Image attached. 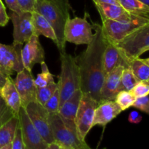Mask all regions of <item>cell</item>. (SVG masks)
Returning a JSON list of instances; mask_svg holds the SVG:
<instances>
[{
    "label": "cell",
    "mask_w": 149,
    "mask_h": 149,
    "mask_svg": "<svg viewBox=\"0 0 149 149\" xmlns=\"http://www.w3.org/2000/svg\"><path fill=\"white\" fill-rule=\"evenodd\" d=\"M60 106V94L58 88L55 90L52 96L48 99L47 101L44 105V107L47 109L49 113H58Z\"/></svg>",
    "instance_id": "cell-30"
},
{
    "label": "cell",
    "mask_w": 149,
    "mask_h": 149,
    "mask_svg": "<svg viewBox=\"0 0 149 149\" xmlns=\"http://www.w3.org/2000/svg\"><path fill=\"white\" fill-rule=\"evenodd\" d=\"M116 45L129 67L130 63L149 49V24L125 36Z\"/></svg>",
    "instance_id": "cell-5"
},
{
    "label": "cell",
    "mask_w": 149,
    "mask_h": 149,
    "mask_svg": "<svg viewBox=\"0 0 149 149\" xmlns=\"http://www.w3.org/2000/svg\"><path fill=\"white\" fill-rule=\"evenodd\" d=\"M15 85L20 95L21 106L26 107L29 103L36 101V88L34 83V79L31 72L23 68L17 73Z\"/></svg>",
    "instance_id": "cell-13"
},
{
    "label": "cell",
    "mask_w": 149,
    "mask_h": 149,
    "mask_svg": "<svg viewBox=\"0 0 149 149\" xmlns=\"http://www.w3.org/2000/svg\"><path fill=\"white\" fill-rule=\"evenodd\" d=\"M12 149H26L25 144L23 143V138H22L21 130H20V127H17L16 130L15 135L14 138L12 141Z\"/></svg>",
    "instance_id": "cell-33"
},
{
    "label": "cell",
    "mask_w": 149,
    "mask_h": 149,
    "mask_svg": "<svg viewBox=\"0 0 149 149\" xmlns=\"http://www.w3.org/2000/svg\"><path fill=\"white\" fill-rule=\"evenodd\" d=\"M18 125V116L16 115L0 127V148L7 144L11 143Z\"/></svg>",
    "instance_id": "cell-22"
},
{
    "label": "cell",
    "mask_w": 149,
    "mask_h": 149,
    "mask_svg": "<svg viewBox=\"0 0 149 149\" xmlns=\"http://www.w3.org/2000/svg\"><path fill=\"white\" fill-rule=\"evenodd\" d=\"M61 71L58 82L60 106L77 90H80V77L76 58L66 52H60Z\"/></svg>",
    "instance_id": "cell-4"
},
{
    "label": "cell",
    "mask_w": 149,
    "mask_h": 149,
    "mask_svg": "<svg viewBox=\"0 0 149 149\" xmlns=\"http://www.w3.org/2000/svg\"><path fill=\"white\" fill-rule=\"evenodd\" d=\"M60 148H61V146L59 144L57 143L56 142H53L52 143L48 144L47 146L45 149H60Z\"/></svg>",
    "instance_id": "cell-40"
},
{
    "label": "cell",
    "mask_w": 149,
    "mask_h": 149,
    "mask_svg": "<svg viewBox=\"0 0 149 149\" xmlns=\"http://www.w3.org/2000/svg\"><path fill=\"white\" fill-rule=\"evenodd\" d=\"M85 13L84 17L69 18L65 24L64 36L65 42L74 45H88L94 36V26L87 20Z\"/></svg>",
    "instance_id": "cell-7"
},
{
    "label": "cell",
    "mask_w": 149,
    "mask_h": 149,
    "mask_svg": "<svg viewBox=\"0 0 149 149\" xmlns=\"http://www.w3.org/2000/svg\"><path fill=\"white\" fill-rule=\"evenodd\" d=\"M32 25L33 29V34L39 36L40 35L49 38L57 44V38L53 29L44 16L36 12H32Z\"/></svg>",
    "instance_id": "cell-20"
},
{
    "label": "cell",
    "mask_w": 149,
    "mask_h": 149,
    "mask_svg": "<svg viewBox=\"0 0 149 149\" xmlns=\"http://www.w3.org/2000/svg\"><path fill=\"white\" fill-rule=\"evenodd\" d=\"M41 68H42V72L37 74L36 79H34L35 85L36 88H40L47 86V84H50L54 81V78L52 74L48 69L46 63L45 61L41 63Z\"/></svg>",
    "instance_id": "cell-25"
},
{
    "label": "cell",
    "mask_w": 149,
    "mask_h": 149,
    "mask_svg": "<svg viewBox=\"0 0 149 149\" xmlns=\"http://www.w3.org/2000/svg\"><path fill=\"white\" fill-rule=\"evenodd\" d=\"M60 149H74L73 148H70V147H65V146H61Z\"/></svg>",
    "instance_id": "cell-43"
},
{
    "label": "cell",
    "mask_w": 149,
    "mask_h": 149,
    "mask_svg": "<svg viewBox=\"0 0 149 149\" xmlns=\"http://www.w3.org/2000/svg\"><path fill=\"white\" fill-rule=\"evenodd\" d=\"M7 77H8V76L5 75V74L1 71V69H0V88L4 85V82H5L6 81V79H7Z\"/></svg>",
    "instance_id": "cell-39"
},
{
    "label": "cell",
    "mask_w": 149,
    "mask_h": 149,
    "mask_svg": "<svg viewBox=\"0 0 149 149\" xmlns=\"http://www.w3.org/2000/svg\"><path fill=\"white\" fill-rule=\"evenodd\" d=\"M138 81V80L135 77L130 68H125L121 76L120 91L122 90L130 91Z\"/></svg>",
    "instance_id": "cell-26"
},
{
    "label": "cell",
    "mask_w": 149,
    "mask_h": 149,
    "mask_svg": "<svg viewBox=\"0 0 149 149\" xmlns=\"http://www.w3.org/2000/svg\"><path fill=\"white\" fill-rule=\"evenodd\" d=\"M98 104V102L95 100L90 93H82L74 119L77 134L81 141H85L86 136L93 127L95 111Z\"/></svg>",
    "instance_id": "cell-8"
},
{
    "label": "cell",
    "mask_w": 149,
    "mask_h": 149,
    "mask_svg": "<svg viewBox=\"0 0 149 149\" xmlns=\"http://www.w3.org/2000/svg\"><path fill=\"white\" fill-rule=\"evenodd\" d=\"M129 68L138 81H149V59L138 58L130 63Z\"/></svg>",
    "instance_id": "cell-23"
},
{
    "label": "cell",
    "mask_w": 149,
    "mask_h": 149,
    "mask_svg": "<svg viewBox=\"0 0 149 149\" xmlns=\"http://www.w3.org/2000/svg\"><path fill=\"white\" fill-rule=\"evenodd\" d=\"M125 67L120 65L105 76L100 90V102L103 100H114L120 91L121 76Z\"/></svg>",
    "instance_id": "cell-15"
},
{
    "label": "cell",
    "mask_w": 149,
    "mask_h": 149,
    "mask_svg": "<svg viewBox=\"0 0 149 149\" xmlns=\"http://www.w3.org/2000/svg\"><path fill=\"white\" fill-rule=\"evenodd\" d=\"M0 94L15 114H18L19 110L21 108L20 95L15 85L14 80L10 76L7 77L4 85L0 88Z\"/></svg>",
    "instance_id": "cell-18"
},
{
    "label": "cell",
    "mask_w": 149,
    "mask_h": 149,
    "mask_svg": "<svg viewBox=\"0 0 149 149\" xmlns=\"http://www.w3.org/2000/svg\"><path fill=\"white\" fill-rule=\"evenodd\" d=\"M5 2L7 7H8L11 11L15 12V13H21L22 12L20 7H19L18 4H17V0H5Z\"/></svg>",
    "instance_id": "cell-36"
},
{
    "label": "cell",
    "mask_w": 149,
    "mask_h": 149,
    "mask_svg": "<svg viewBox=\"0 0 149 149\" xmlns=\"http://www.w3.org/2000/svg\"><path fill=\"white\" fill-rule=\"evenodd\" d=\"M122 111L115 100H103L99 103L95 111L93 127L96 125L105 127Z\"/></svg>",
    "instance_id": "cell-16"
},
{
    "label": "cell",
    "mask_w": 149,
    "mask_h": 149,
    "mask_svg": "<svg viewBox=\"0 0 149 149\" xmlns=\"http://www.w3.org/2000/svg\"><path fill=\"white\" fill-rule=\"evenodd\" d=\"M95 4H112L120 5L119 0H93Z\"/></svg>",
    "instance_id": "cell-38"
},
{
    "label": "cell",
    "mask_w": 149,
    "mask_h": 149,
    "mask_svg": "<svg viewBox=\"0 0 149 149\" xmlns=\"http://www.w3.org/2000/svg\"><path fill=\"white\" fill-rule=\"evenodd\" d=\"M58 89V83L52 81L50 84L40 88H37L36 91V100L42 106L45 104L48 99L53 95Z\"/></svg>",
    "instance_id": "cell-28"
},
{
    "label": "cell",
    "mask_w": 149,
    "mask_h": 149,
    "mask_svg": "<svg viewBox=\"0 0 149 149\" xmlns=\"http://www.w3.org/2000/svg\"><path fill=\"white\" fill-rule=\"evenodd\" d=\"M22 138L26 149H45L48 144L42 138L31 122L24 107L21 106L17 114Z\"/></svg>",
    "instance_id": "cell-10"
},
{
    "label": "cell",
    "mask_w": 149,
    "mask_h": 149,
    "mask_svg": "<svg viewBox=\"0 0 149 149\" xmlns=\"http://www.w3.org/2000/svg\"><path fill=\"white\" fill-rule=\"evenodd\" d=\"M82 96L81 90H77L60 106L58 113L63 118L74 120Z\"/></svg>",
    "instance_id": "cell-21"
},
{
    "label": "cell",
    "mask_w": 149,
    "mask_h": 149,
    "mask_svg": "<svg viewBox=\"0 0 149 149\" xmlns=\"http://www.w3.org/2000/svg\"><path fill=\"white\" fill-rule=\"evenodd\" d=\"M120 5L134 15L149 18V6L138 0H119Z\"/></svg>",
    "instance_id": "cell-24"
},
{
    "label": "cell",
    "mask_w": 149,
    "mask_h": 149,
    "mask_svg": "<svg viewBox=\"0 0 149 149\" xmlns=\"http://www.w3.org/2000/svg\"><path fill=\"white\" fill-rule=\"evenodd\" d=\"M22 47L21 59L23 68L31 72L35 64L45 61V50L39 40V36L33 34L25 42Z\"/></svg>",
    "instance_id": "cell-14"
},
{
    "label": "cell",
    "mask_w": 149,
    "mask_h": 149,
    "mask_svg": "<svg viewBox=\"0 0 149 149\" xmlns=\"http://www.w3.org/2000/svg\"><path fill=\"white\" fill-rule=\"evenodd\" d=\"M11 143L7 144V145L1 147L0 149H12V144Z\"/></svg>",
    "instance_id": "cell-41"
},
{
    "label": "cell",
    "mask_w": 149,
    "mask_h": 149,
    "mask_svg": "<svg viewBox=\"0 0 149 149\" xmlns=\"http://www.w3.org/2000/svg\"><path fill=\"white\" fill-rule=\"evenodd\" d=\"M132 106L139 109L141 111L145 112L146 113H149V97L148 95L143 96V97L135 98Z\"/></svg>",
    "instance_id": "cell-32"
},
{
    "label": "cell",
    "mask_w": 149,
    "mask_h": 149,
    "mask_svg": "<svg viewBox=\"0 0 149 149\" xmlns=\"http://www.w3.org/2000/svg\"><path fill=\"white\" fill-rule=\"evenodd\" d=\"M32 12L15 13L11 11L10 19L13 24V45H22L33 35Z\"/></svg>",
    "instance_id": "cell-11"
},
{
    "label": "cell",
    "mask_w": 149,
    "mask_h": 149,
    "mask_svg": "<svg viewBox=\"0 0 149 149\" xmlns=\"http://www.w3.org/2000/svg\"><path fill=\"white\" fill-rule=\"evenodd\" d=\"M103 64L105 76L120 65H123L125 68H129L116 45L108 41L103 53Z\"/></svg>",
    "instance_id": "cell-17"
},
{
    "label": "cell",
    "mask_w": 149,
    "mask_h": 149,
    "mask_svg": "<svg viewBox=\"0 0 149 149\" xmlns=\"http://www.w3.org/2000/svg\"><path fill=\"white\" fill-rule=\"evenodd\" d=\"M138 1H141V2L143 3V4H146V5L149 6V0H138Z\"/></svg>",
    "instance_id": "cell-42"
},
{
    "label": "cell",
    "mask_w": 149,
    "mask_h": 149,
    "mask_svg": "<svg viewBox=\"0 0 149 149\" xmlns=\"http://www.w3.org/2000/svg\"><path fill=\"white\" fill-rule=\"evenodd\" d=\"M94 36L87 49L76 58L80 77V90L100 103V90L105 78L103 58L107 40L100 24L93 23Z\"/></svg>",
    "instance_id": "cell-1"
},
{
    "label": "cell",
    "mask_w": 149,
    "mask_h": 149,
    "mask_svg": "<svg viewBox=\"0 0 149 149\" xmlns=\"http://www.w3.org/2000/svg\"><path fill=\"white\" fill-rule=\"evenodd\" d=\"M16 116L11 109L9 107L0 94V127L8 122L12 117Z\"/></svg>",
    "instance_id": "cell-29"
},
{
    "label": "cell",
    "mask_w": 149,
    "mask_h": 149,
    "mask_svg": "<svg viewBox=\"0 0 149 149\" xmlns=\"http://www.w3.org/2000/svg\"><path fill=\"white\" fill-rule=\"evenodd\" d=\"M10 17L6 11V7L3 4L2 1L0 0V26H5L8 23Z\"/></svg>",
    "instance_id": "cell-35"
},
{
    "label": "cell",
    "mask_w": 149,
    "mask_h": 149,
    "mask_svg": "<svg viewBox=\"0 0 149 149\" xmlns=\"http://www.w3.org/2000/svg\"><path fill=\"white\" fill-rule=\"evenodd\" d=\"M128 120L130 123L132 124H138L141 122L142 120V116L138 113L136 111H133L130 112L128 117Z\"/></svg>",
    "instance_id": "cell-37"
},
{
    "label": "cell",
    "mask_w": 149,
    "mask_h": 149,
    "mask_svg": "<svg viewBox=\"0 0 149 149\" xmlns=\"http://www.w3.org/2000/svg\"><path fill=\"white\" fill-rule=\"evenodd\" d=\"M71 10L69 0H36L35 4L33 11L44 16L53 29L60 52H65L64 31Z\"/></svg>",
    "instance_id": "cell-2"
},
{
    "label": "cell",
    "mask_w": 149,
    "mask_h": 149,
    "mask_svg": "<svg viewBox=\"0 0 149 149\" xmlns=\"http://www.w3.org/2000/svg\"><path fill=\"white\" fill-rule=\"evenodd\" d=\"M135 98L143 96L148 95L149 94V81H138L130 90Z\"/></svg>",
    "instance_id": "cell-31"
},
{
    "label": "cell",
    "mask_w": 149,
    "mask_h": 149,
    "mask_svg": "<svg viewBox=\"0 0 149 149\" xmlns=\"http://www.w3.org/2000/svg\"><path fill=\"white\" fill-rule=\"evenodd\" d=\"M49 121L55 141L61 146L92 149L85 141L79 139L74 120L61 117L58 113H52L49 114Z\"/></svg>",
    "instance_id": "cell-3"
},
{
    "label": "cell",
    "mask_w": 149,
    "mask_h": 149,
    "mask_svg": "<svg viewBox=\"0 0 149 149\" xmlns=\"http://www.w3.org/2000/svg\"><path fill=\"white\" fill-rule=\"evenodd\" d=\"M20 10L24 12H33L36 0H17Z\"/></svg>",
    "instance_id": "cell-34"
},
{
    "label": "cell",
    "mask_w": 149,
    "mask_h": 149,
    "mask_svg": "<svg viewBox=\"0 0 149 149\" xmlns=\"http://www.w3.org/2000/svg\"><path fill=\"white\" fill-rule=\"evenodd\" d=\"M25 109L31 123L47 143L55 142L49 125V113L44 106L36 100L29 103Z\"/></svg>",
    "instance_id": "cell-9"
},
{
    "label": "cell",
    "mask_w": 149,
    "mask_h": 149,
    "mask_svg": "<svg viewBox=\"0 0 149 149\" xmlns=\"http://www.w3.org/2000/svg\"><path fill=\"white\" fill-rule=\"evenodd\" d=\"M135 97L130 91L122 90L119 92L115 97V102L120 107L121 110L125 111L132 106L135 102Z\"/></svg>",
    "instance_id": "cell-27"
},
{
    "label": "cell",
    "mask_w": 149,
    "mask_h": 149,
    "mask_svg": "<svg viewBox=\"0 0 149 149\" xmlns=\"http://www.w3.org/2000/svg\"><path fill=\"white\" fill-rule=\"evenodd\" d=\"M100 15L101 20H108L122 21L130 20L133 15L128 13L121 5L112 4H95Z\"/></svg>",
    "instance_id": "cell-19"
},
{
    "label": "cell",
    "mask_w": 149,
    "mask_h": 149,
    "mask_svg": "<svg viewBox=\"0 0 149 149\" xmlns=\"http://www.w3.org/2000/svg\"><path fill=\"white\" fill-rule=\"evenodd\" d=\"M102 20V31L109 42L116 45L125 36L130 34L139 28L149 24V18L132 15L130 20L116 21L103 19Z\"/></svg>",
    "instance_id": "cell-6"
},
{
    "label": "cell",
    "mask_w": 149,
    "mask_h": 149,
    "mask_svg": "<svg viewBox=\"0 0 149 149\" xmlns=\"http://www.w3.org/2000/svg\"><path fill=\"white\" fill-rule=\"evenodd\" d=\"M22 45L0 43V69L7 76L18 73L23 68L21 59Z\"/></svg>",
    "instance_id": "cell-12"
}]
</instances>
